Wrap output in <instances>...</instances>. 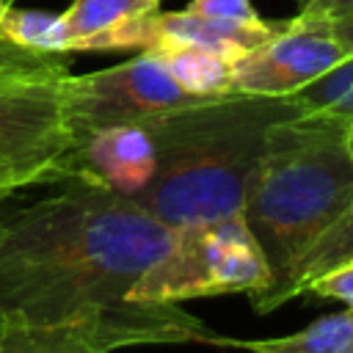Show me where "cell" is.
I'll return each instance as SVG.
<instances>
[{"instance_id":"1","label":"cell","mask_w":353,"mask_h":353,"mask_svg":"<svg viewBox=\"0 0 353 353\" xmlns=\"http://www.w3.org/2000/svg\"><path fill=\"white\" fill-rule=\"evenodd\" d=\"M168 243L171 229L132 199L66 179L61 193L0 212V320L72 325L105 353L207 345L212 331L179 303L132 301Z\"/></svg>"},{"instance_id":"2","label":"cell","mask_w":353,"mask_h":353,"mask_svg":"<svg viewBox=\"0 0 353 353\" xmlns=\"http://www.w3.org/2000/svg\"><path fill=\"white\" fill-rule=\"evenodd\" d=\"M295 113L290 97L229 91L146 119L157 165L132 201L168 229L243 212L268 130Z\"/></svg>"},{"instance_id":"3","label":"cell","mask_w":353,"mask_h":353,"mask_svg":"<svg viewBox=\"0 0 353 353\" xmlns=\"http://www.w3.org/2000/svg\"><path fill=\"white\" fill-rule=\"evenodd\" d=\"M345 119L295 113L268 130L245 193L243 218L270 268L268 290L251 301L259 314L279 309L303 251L353 204V157Z\"/></svg>"},{"instance_id":"4","label":"cell","mask_w":353,"mask_h":353,"mask_svg":"<svg viewBox=\"0 0 353 353\" xmlns=\"http://www.w3.org/2000/svg\"><path fill=\"white\" fill-rule=\"evenodd\" d=\"M270 268L243 212L171 229L165 254L132 290L138 303H182L190 298L245 292L259 298Z\"/></svg>"},{"instance_id":"5","label":"cell","mask_w":353,"mask_h":353,"mask_svg":"<svg viewBox=\"0 0 353 353\" xmlns=\"http://www.w3.org/2000/svg\"><path fill=\"white\" fill-rule=\"evenodd\" d=\"M66 74L0 83V188L8 193L58 182L61 163L74 143L63 113Z\"/></svg>"},{"instance_id":"6","label":"cell","mask_w":353,"mask_h":353,"mask_svg":"<svg viewBox=\"0 0 353 353\" xmlns=\"http://www.w3.org/2000/svg\"><path fill=\"white\" fill-rule=\"evenodd\" d=\"M61 88L66 124L74 141L94 130L138 124L165 110L199 102V97L188 94L149 50L99 72L66 74Z\"/></svg>"},{"instance_id":"7","label":"cell","mask_w":353,"mask_h":353,"mask_svg":"<svg viewBox=\"0 0 353 353\" xmlns=\"http://www.w3.org/2000/svg\"><path fill=\"white\" fill-rule=\"evenodd\" d=\"M350 52L317 22L295 14L284 30L245 52L232 66V91L259 97H290L314 83Z\"/></svg>"},{"instance_id":"8","label":"cell","mask_w":353,"mask_h":353,"mask_svg":"<svg viewBox=\"0 0 353 353\" xmlns=\"http://www.w3.org/2000/svg\"><path fill=\"white\" fill-rule=\"evenodd\" d=\"M157 165L154 141L143 121L94 130L72 143L61 163L58 182L77 179L110 193L135 199Z\"/></svg>"},{"instance_id":"9","label":"cell","mask_w":353,"mask_h":353,"mask_svg":"<svg viewBox=\"0 0 353 353\" xmlns=\"http://www.w3.org/2000/svg\"><path fill=\"white\" fill-rule=\"evenodd\" d=\"M157 11L160 0H72L61 11L63 50H146V19Z\"/></svg>"},{"instance_id":"10","label":"cell","mask_w":353,"mask_h":353,"mask_svg":"<svg viewBox=\"0 0 353 353\" xmlns=\"http://www.w3.org/2000/svg\"><path fill=\"white\" fill-rule=\"evenodd\" d=\"M287 25V19H259V22H232V19H215V17H204L196 11H157L146 19V36H149V47L154 44H196V47H207L212 52L226 55L229 61L243 58L245 52L256 50L259 44H265L268 39H273L276 33H281Z\"/></svg>"},{"instance_id":"11","label":"cell","mask_w":353,"mask_h":353,"mask_svg":"<svg viewBox=\"0 0 353 353\" xmlns=\"http://www.w3.org/2000/svg\"><path fill=\"white\" fill-rule=\"evenodd\" d=\"M207 345L240 347L245 353H353V309L325 314L301 331L265 339H232L212 331Z\"/></svg>"},{"instance_id":"12","label":"cell","mask_w":353,"mask_h":353,"mask_svg":"<svg viewBox=\"0 0 353 353\" xmlns=\"http://www.w3.org/2000/svg\"><path fill=\"white\" fill-rule=\"evenodd\" d=\"M149 52H154L163 61V66L171 72V77L199 99H210L232 91L234 61H229L221 52L196 44H176V41L154 44L149 47Z\"/></svg>"},{"instance_id":"13","label":"cell","mask_w":353,"mask_h":353,"mask_svg":"<svg viewBox=\"0 0 353 353\" xmlns=\"http://www.w3.org/2000/svg\"><path fill=\"white\" fill-rule=\"evenodd\" d=\"M350 262H353V204L328 229H323L320 237L295 262V268L287 279L284 301L306 295L312 281H317L320 276H325L336 268H345Z\"/></svg>"},{"instance_id":"14","label":"cell","mask_w":353,"mask_h":353,"mask_svg":"<svg viewBox=\"0 0 353 353\" xmlns=\"http://www.w3.org/2000/svg\"><path fill=\"white\" fill-rule=\"evenodd\" d=\"M0 353H105L72 325H33L0 320Z\"/></svg>"},{"instance_id":"15","label":"cell","mask_w":353,"mask_h":353,"mask_svg":"<svg viewBox=\"0 0 353 353\" xmlns=\"http://www.w3.org/2000/svg\"><path fill=\"white\" fill-rule=\"evenodd\" d=\"M301 113L334 116V119H353V55L336 63L331 72L317 77L314 83L303 85L301 91L290 94Z\"/></svg>"},{"instance_id":"16","label":"cell","mask_w":353,"mask_h":353,"mask_svg":"<svg viewBox=\"0 0 353 353\" xmlns=\"http://www.w3.org/2000/svg\"><path fill=\"white\" fill-rule=\"evenodd\" d=\"M0 36L19 47H28V50L66 52L61 14H50L41 8H14V6L3 8L0 11Z\"/></svg>"},{"instance_id":"17","label":"cell","mask_w":353,"mask_h":353,"mask_svg":"<svg viewBox=\"0 0 353 353\" xmlns=\"http://www.w3.org/2000/svg\"><path fill=\"white\" fill-rule=\"evenodd\" d=\"M74 55L69 52H41L19 47L0 36V83L33 74H66Z\"/></svg>"},{"instance_id":"18","label":"cell","mask_w":353,"mask_h":353,"mask_svg":"<svg viewBox=\"0 0 353 353\" xmlns=\"http://www.w3.org/2000/svg\"><path fill=\"white\" fill-rule=\"evenodd\" d=\"M301 17L317 19L353 55V0H298Z\"/></svg>"},{"instance_id":"19","label":"cell","mask_w":353,"mask_h":353,"mask_svg":"<svg viewBox=\"0 0 353 353\" xmlns=\"http://www.w3.org/2000/svg\"><path fill=\"white\" fill-rule=\"evenodd\" d=\"M306 295L328 298V301L342 303L345 309H353V262L345 265V268H336V270H331L325 276H320L317 281H312Z\"/></svg>"},{"instance_id":"20","label":"cell","mask_w":353,"mask_h":353,"mask_svg":"<svg viewBox=\"0 0 353 353\" xmlns=\"http://www.w3.org/2000/svg\"><path fill=\"white\" fill-rule=\"evenodd\" d=\"M188 11L215 17V19H232V22H259V11L251 0H190L185 6Z\"/></svg>"},{"instance_id":"21","label":"cell","mask_w":353,"mask_h":353,"mask_svg":"<svg viewBox=\"0 0 353 353\" xmlns=\"http://www.w3.org/2000/svg\"><path fill=\"white\" fill-rule=\"evenodd\" d=\"M345 141H347V152H350V157H353V119H350L347 127H345Z\"/></svg>"},{"instance_id":"22","label":"cell","mask_w":353,"mask_h":353,"mask_svg":"<svg viewBox=\"0 0 353 353\" xmlns=\"http://www.w3.org/2000/svg\"><path fill=\"white\" fill-rule=\"evenodd\" d=\"M8 6H11V0H0V11H3V8H8Z\"/></svg>"},{"instance_id":"23","label":"cell","mask_w":353,"mask_h":353,"mask_svg":"<svg viewBox=\"0 0 353 353\" xmlns=\"http://www.w3.org/2000/svg\"><path fill=\"white\" fill-rule=\"evenodd\" d=\"M0 196H3V199H8V196H11V193H8V190H6V188H0Z\"/></svg>"},{"instance_id":"24","label":"cell","mask_w":353,"mask_h":353,"mask_svg":"<svg viewBox=\"0 0 353 353\" xmlns=\"http://www.w3.org/2000/svg\"><path fill=\"white\" fill-rule=\"evenodd\" d=\"M0 204H3V196H0Z\"/></svg>"}]
</instances>
